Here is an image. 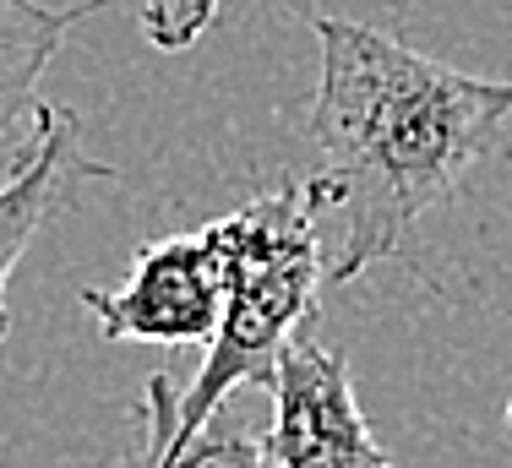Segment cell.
Instances as JSON below:
<instances>
[{"label": "cell", "mask_w": 512, "mask_h": 468, "mask_svg": "<svg viewBox=\"0 0 512 468\" xmlns=\"http://www.w3.org/2000/svg\"><path fill=\"white\" fill-rule=\"evenodd\" d=\"M507 430H512V403H507Z\"/></svg>", "instance_id": "9"}, {"label": "cell", "mask_w": 512, "mask_h": 468, "mask_svg": "<svg viewBox=\"0 0 512 468\" xmlns=\"http://www.w3.org/2000/svg\"><path fill=\"white\" fill-rule=\"evenodd\" d=\"M104 338L115 343H213L224 316V245L218 229L153 240L131 256L120 289H82Z\"/></svg>", "instance_id": "3"}, {"label": "cell", "mask_w": 512, "mask_h": 468, "mask_svg": "<svg viewBox=\"0 0 512 468\" xmlns=\"http://www.w3.org/2000/svg\"><path fill=\"white\" fill-rule=\"evenodd\" d=\"M115 468H278L267 458V441H256L229 409H218L197 436L175 441L164 458H126Z\"/></svg>", "instance_id": "7"}, {"label": "cell", "mask_w": 512, "mask_h": 468, "mask_svg": "<svg viewBox=\"0 0 512 468\" xmlns=\"http://www.w3.org/2000/svg\"><path fill=\"white\" fill-rule=\"evenodd\" d=\"M322 77L311 147L322 224H338L327 283H355L447 202L512 115V77H469L344 17H311Z\"/></svg>", "instance_id": "1"}, {"label": "cell", "mask_w": 512, "mask_h": 468, "mask_svg": "<svg viewBox=\"0 0 512 468\" xmlns=\"http://www.w3.org/2000/svg\"><path fill=\"white\" fill-rule=\"evenodd\" d=\"M137 6H142V33H148V44L164 49V55L191 49L218 17V0H137Z\"/></svg>", "instance_id": "8"}, {"label": "cell", "mask_w": 512, "mask_h": 468, "mask_svg": "<svg viewBox=\"0 0 512 468\" xmlns=\"http://www.w3.org/2000/svg\"><path fill=\"white\" fill-rule=\"evenodd\" d=\"M115 0H77V6H44V0H0V158H6L17 120L39 109V82L60 55L66 33Z\"/></svg>", "instance_id": "6"}, {"label": "cell", "mask_w": 512, "mask_h": 468, "mask_svg": "<svg viewBox=\"0 0 512 468\" xmlns=\"http://www.w3.org/2000/svg\"><path fill=\"white\" fill-rule=\"evenodd\" d=\"M213 229L224 245V316L191 387H175V376H148V447L137 458H164L175 441L197 436L235 398V387H273L278 354L311 322L316 289L327 283L316 180H284L278 191L213 218Z\"/></svg>", "instance_id": "2"}, {"label": "cell", "mask_w": 512, "mask_h": 468, "mask_svg": "<svg viewBox=\"0 0 512 468\" xmlns=\"http://www.w3.org/2000/svg\"><path fill=\"white\" fill-rule=\"evenodd\" d=\"M88 180H115V169L82 153V120L66 104H39L33 109V137L17 153V169L0 180V343L11 332V273L28 256L33 234L55 213H66L77 186H88Z\"/></svg>", "instance_id": "5"}, {"label": "cell", "mask_w": 512, "mask_h": 468, "mask_svg": "<svg viewBox=\"0 0 512 468\" xmlns=\"http://www.w3.org/2000/svg\"><path fill=\"white\" fill-rule=\"evenodd\" d=\"M267 392H273L267 458L278 468H393L360 414L349 354L316 338L311 322L284 343Z\"/></svg>", "instance_id": "4"}]
</instances>
